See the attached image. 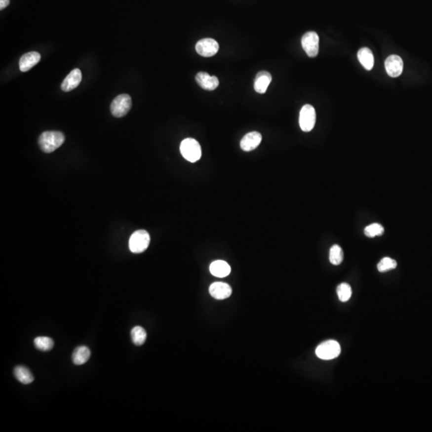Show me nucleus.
<instances>
[{"mask_svg":"<svg viewBox=\"0 0 432 432\" xmlns=\"http://www.w3.org/2000/svg\"><path fill=\"white\" fill-rule=\"evenodd\" d=\"M65 140L63 133L57 131H45L39 138V145L45 153H51L61 147Z\"/></svg>","mask_w":432,"mask_h":432,"instance_id":"nucleus-1","label":"nucleus"},{"mask_svg":"<svg viewBox=\"0 0 432 432\" xmlns=\"http://www.w3.org/2000/svg\"><path fill=\"white\" fill-rule=\"evenodd\" d=\"M180 152L186 160L196 162L199 160L202 156L200 144L196 139L187 138L180 144Z\"/></svg>","mask_w":432,"mask_h":432,"instance_id":"nucleus-2","label":"nucleus"},{"mask_svg":"<svg viewBox=\"0 0 432 432\" xmlns=\"http://www.w3.org/2000/svg\"><path fill=\"white\" fill-rule=\"evenodd\" d=\"M150 235L145 230H139L131 235L129 240V248L133 253L139 254L145 251L150 244Z\"/></svg>","mask_w":432,"mask_h":432,"instance_id":"nucleus-3","label":"nucleus"},{"mask_svg":"<svg viewBox=\"0 0 432 432\" xmlns=\"http://www.w3.org/2000/svg\"><path fill=\"white\" fill-rule=\"evenodd\" d=\"M341 352V348L338 342L335 340H327L319 344L315 350L317 357L323 360H331L339 356Z\"/></svg>","mask_w":432,"mask_h":432,"instance_id":"nucleus-4","label":"nucleus"},{"mask_svg":"<svg viewBox=\"0 0 432 432\" xmlns=\"http://www.w3.org/2000/svg\"><path fill=\"white\" fill-rule=\"evenodd\" d=\"M132 106L130 95L122 94L115 98L111 104V112L116 118H121L128 113Z\"/></svg>","mask_w":432,"mask_h":432,"instance_id":"nucleus-5","label":"nucleus"},{"mask_svg":"<svg viewBox=\"0 0 432 432\" xmlns=\"http://www.w3.org/2000/svg\"><path fill=\"white\" fill-rule=\"evenodd\" d=\"M316 121V113L313 106L306 104L300 113V126L302 131L309 132L314 128Z\"/></svg>","mask_w":432,"mask_h":432,"instance_id":"nucleus-6","label":"nucleus"},{"mask_svg":"<svg viewBox=\"0 0 432 432\" xmlns=\"http://www.w3.org/2000/svg\"><path fill=\"white\" fill-rule=\"evenodd\" d=\"M319 38L316 32H309L302 38V46L307 55L311 58L317 56L318 53Z\"/></svg>","mask_w":432,"mask_h":432,"instance_id":"nucleus-7","label":"nucleus"},{"mask_svg":"<svg viewBox=\"0 0 432 432\" xmlns=\"http://www.w3.org/2000/svg\"><path fill=\"white\" fill-rule=\"evenodd\" d=\"M219 46L213 39H202L196 45V50L202 57H211L219 51Z\"/></svg>","mask_w":432,"mask_h":432,"instance_id":"nucleus-8","label":"nucleus"},{"mask_svg":"<svg viewBox=\"0 0 432 432\" xmlns=\"http://www.w3.org/2000/svg\"><path fill=\"white\" fill-rule=\"evenodd\" d=\"M385 68L388 76L396 78L403 71V59L396 55H390L385 61Z\"/></svg>","mask_w":432,"mask_h":432,"instance_id":"nucleus-9","label":"nucleus"},{"mask_svg":"<svg viewBox=\"0 0 432 432\" xmlns=\"http://www.w3.org/2000/svg\"><path fill=\"white\" fill-rule=\"evenodd\" d=\"M209 292L215 300H223L230 297L232 289L228 283L215 282L209 287Z\"/></svg>","mask_w":432,"mask_h":432,"instance_id":"nucleus-10","label":"nucleus"},{"mask_svg":"<svg viewBox=\"0 0 432 432\" xmlns=\"http://www.w3.org/2000/svg\"><path fill=\"white\" fill-rule=\"evenodd\" d=\"M261 142V134L258 131H251L241 139L240 148L244 152H251L256 149Z\"/></svg>","mask_w":432,"mask_h":432,"instance_id":"nucleus-11","label":"nucleus"},{"mask_svg":"<svg viewBox=\"0 0 432 432\" xmlns=\"http://www.w3.org/2000/svg\"><path fill=\"white\" fill-rule=\"evenodd\" d=\"M196 82L201 88L207 91H214L217 88L219 81L216 76H211L206 72H198L196 76Z\"/></svg>","mask_w":432,"mask_h":432,"instance_id":"nucleus-12","label":"nucleus"},{"mask_svg":"<svg viewBox=\"0 0 432 432\" xmlns=\"http://www.w3.org/2000/svg\"><path fill=\"white\" fill-rule=\"evenodd\" d=\"M82 81V72L80 70L76 68L70 72L62 83L61 88L65 92H69L76 89Z\"/></svg>","mask_w":432,"mask_h":432,"instance_id":"nucleus-13","label":"nucleus"},{"mask_svg":"<svg viewBox=\"0 0 432 432\" xmlns=\"http://www.w3.org/2000/svg\"><path fill=\"white\" fill-rule=\"evenodd\" d=\"M41 55L36 51L26 53L19 60V69L23 72H28L40 61Z\"/></svg>","mask_w":432,"mask_h":432,"instance_id":"nucleus-14","label":"nucleus"},{"mask_svg":"<svg viewBox=\"0 0 432 432\" xmlns=\"http://www.w3.org/2000/svg\"><path fill=\"white\" fill-rule=\"evenodd\" d=\"M272 80V75L268 72H260L256 75L254 88L259 94H264Z\"/></svg>","mask_w":432,"mask_h":432,"instance_id":"nucleus-15","label":"nucleus"},{"mask_svg":"<svg viewBox=\"0 0 432 432\" xmlns=\"http://www.w3.org/2000/svg\"><path fill=\"white\" fill-rule=\"evenodd\" d=\"M210 272L214 276L224 278L231 273V267L224 260H216L210 265Z\"/></svg>","mask_w":432,"mask_h":432,"instance_id":"nucleus-16","label":"nucleus"},{"mask_svg":"<svg viewBox=\"0 0 432 432\" xmlns=\"http://www.w3.org/2000/svg\"><path fill=\"white\" fill-rule=\"evenodd\" d=\"M358 60L360 62L363 68L367 71H371L374 67V55L372 51L367 47H363L358 51Z\"/></svg>","mask_w":432,"mask_h":432,"instance_id":"nucleus-17","label":"nucleus"},{"mask_svg":"<svg viewBox=\"0 0 432 432\" xmlns=\"http://www.w3.org/2000/svg\"><path fill=\"white\" fill-rule=\"evenodd\" d=\"M91 356V352L85 346H80L76 348L72 354V360L76 365L84 364Z\"/></svg>","mask_w":432,"mask_h":432,"instance_id":"nucleus-18","label":"nucleus"},{"mask_svg":"<svg viewBox=\"0 0 432 432\" xmlns=\"http://www.w3.org/2000/svg\"><path fill=\"white\" fill-rule=\"evenodd\" d=\"M16 379L23 384H29L34 381V376L27 367L19 366L15 368Z\"/></svg>","mask_w":432,"mask_h":432,"instance_id":"nucleus-19","label":"nucleus"},{"mask_svg":"<svg viewBox=\"0 0 432 432\" xmlns=\"http://www.w3.org/2000/svg\"><path fill=\"white\" fill-rule=\"evenodd\" d=\"M131 339L136 346H141L145 343L147 339V332L143 327L136 326L131 330Z\"/></svg>","mask_w":432,"mask_h":432,"instance_id":"nucleus-20","label":"nucleus"},{"mask_svg":"<svg viewBox=\"0 0 432 432\" xmlns=\"http://www.w3.org/2000/svg\"><path fill=\"white\" fill-rule=\"evenodd\" d=\"M35 346L37 349L42 352H48L54 347V341L52 339L46 336L37 337L34 340Z\"/></svg>","mask_w":432,"mask_h":432,"instance_id":"nucleus-21","label":"nucleus"},{"mask_svg":"<svg viewBox=\"0 0 432 432\" xmlns=\"http://www.w3.org/2000/svg\"><path fill=\"white\" fill-rule=\"evenodd\" d=\"M329 259L333 265H340L344 259V252L339 245H334L330 250Z\"/></svg>","mask_w":432,"mask_h":432,"instance_id":"nucleus-22","label":"nucleus"},{"mask_svg":"<svg viewBox=\"0 0 432 432\" xmlns=\"http://www.w3.org/2000/svg\"><path fill=\"white\" fill-rule=\"evenodd\" d=\"M338 297L341 302H347L352 297V290L350 285L343 282L337 287Z\"/></svg>","mask_w":432,"mask_h":432,"instance_id":"nucleus-23","label":"nucleus"},{"mask_svg":"<svg viewBox=\"0 0 432 432\" xmlns=\"http://www.w3.org/2000/svg\"><path fill=\"white\" fill-rule=\"evenodd\" d=\"M384 233V228L381 224H372L367 226L364 229V234L367 237L374 238L375 236H380Z\"/></svg>","mask_w":432,"mask_h":432,"instance_id":"nucleus-24","label":"nucleus"},{"mask_svg":"<svg viewBox=\"0 0 432 432\" xmlns=\"http://www.w3.org/2000/svg\"><path fill=\"white\" fill-rule=\"evenodd\" d=\"M397 262L389 257H385L381 259L378 264V270L380 272H386L396 268Z\"/></svg>","mask_w":432,"mask_h":432,"instance_id":"nucleus-25","label":"nucleus"},{"mask_svg":"<svg viewBox=\"0 0 432 432\" xmlns=\"http://www.w3.org/2000/svg\"><path fill=\"white\" fill-rule=\"evenodd\" d=\"M9 3H10V0H0V9L1 10L4 9L8 6Z\"/></svg>","mask_w":432,"mask_h":432,"instance_id":"nucleus-26","label":"nucleus"}]
</instances>
